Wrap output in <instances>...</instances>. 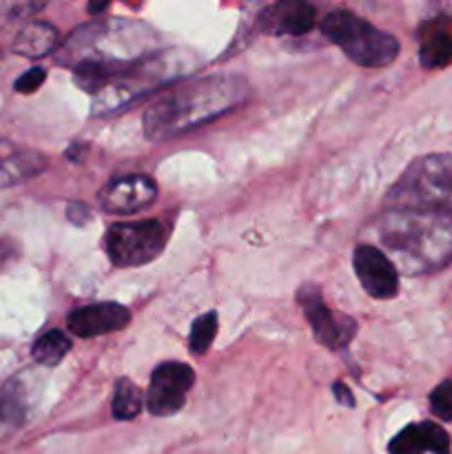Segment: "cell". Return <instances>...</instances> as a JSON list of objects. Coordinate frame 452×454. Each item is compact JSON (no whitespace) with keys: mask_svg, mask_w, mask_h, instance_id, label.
<instances>
[{"mask_svg":"<svg viewBox=\"0 0 452 454\" xmlns=\"http://www.w3.org/2000/svg\"><path fill=\"white\" fill-rule=\"evenodd\" d=\"M388 207L452 220V153L415 160L390 189Z\"/></svg>","mask_w":452,"mask_h":454,"instance_id":"3957f363","label":"cell"},{"mask_svg":"<svg viewBox=\"0 0 452 454\" xmlns=\"http://www.w3.org/2000/svg\"><path fill=\"white\" fill-rule=\"evenodd\" d=\"M71 350V340L62 331H47L35 340L31 355L40 366H56L65 359V355Z\"/></svg>","mask_w":452,"mask_h":454,"instance_id":"ac0fdd59","label":"cell"},{"mask_svg":"<svg viewBox=\"0 0 452 454\" xmlns=\"http://www.w3.org/2000/svg\"><path fill=\"white\" fill-rule=\"evenodd\" d=\"M390 454H452L450 437L441 426L433 421H421V424H410L394 434L393 442L388 443Z\"/></svg>","mask_w":452,"mask_h":454,"instance_id":"5bb4252c","label":"cell"},{"mask_svg":"<svg viewBox=\"0 0 452 454\" xmlns=\"http://www.w3.org/2000/svg\"><path fill=\"white\" fill-rule=\"evenodd\" d=\"M58 29L49 22H29L13 40V51L25 58H44L58 47Z\"/></svg>","mask_w":452,"mask_h":454,"instance_id":"2e32d148","label":"cell"},{"mask_svg":"<svg viewBox=\"0 0 452 454\" xmlns=\"http://www.w3.org/2000/svg\"><path fill=\"white\" fill-rule=\"evenodd\" d=\"M167 238V229L158 220L122 222L106 231V255L120 269L144 266L164 251Z\"/></svg>","mask_w":452,"mask_h":454,"instance_id":"8992f818","label":"cell"},{"mask_svg":"<svg viewBox=\"0 0 452 454\" xmlns=\"http://www.w3.org/2000/svg\"><path fill=\"white\" fill-rule=\"evenodd\" d=\"M131 322V313L122 304L115 301H100V304L80 306L71 310L66 317V326L75 337L93 340V337L109 335V333L122 331Z\"/></svg>","mask_w":452,"mask_h":454,"instance_id":"8fae6325","label":"cell"},{"mask_svg":"<svg viewBox=\"0 0 452 454\" xmlns=\"http://www.w3.org/2000/svg\"><path fill=\"white\" fill-rule=\"evenodd\" d=\"M377 235L406 273H428L452 262V220L448 217L393 208L379 220Z\"/></svg>","mask_w":452,"mask_h":454,"instance_id":"7a4b0ae2","label":"cell"},{"mask_svg":"<svg viewBox=\"0 0 452 454\" xmlns=\"http://www.w3.org/2000/svg\"><path fill=\"white\" fill-rule=\"evenodd\" d=\"M355 275L363 291L375 300H390L399 293V273L393 262L370 244H359L353 253Z\"/></svg>","mask_w":452,"mask_h":454,"instance_id":"30bf717a","label":"cell"},{"mask_svg":"<svg viewBox=\"0 0 452 454\" xmlns=\"http://www.w3.org/2000/svg\"><path fill=\"white\" fill-rule=\"evenodd\" d=\"M430 408L443 421H452V380L441 381L430 393Z\"/></svg>","mask_w":452,"mask_h":454,"instance_id":"44dd1931","label":"cell"},{"mask_svg":"<svg viewBox=\"0 0 452 454\" xmlns=\"http://www.w3.org/2000/svg\"><path fill=\"white\" fill-rule=\"evenodd\" d=\"M105 9H109V3H89L87 12L91 13V16H96V13L105 12Z\"/></svg>","mask_w":452,"mask_h":454,"instance_id":"cb8c5ba5","label":"cell"},{"mask_svg":"<svg viewBox=\"0 0 452 454\" xmlns=\"http://www.w3.org/2000/svg\"><path fill=\"white\" fill-rule=\"evenodd\" d=\"M47 155L12 140H0V189L22 184L47 168Z\"/></svg>","mask_w":452,"mask_h":454,"instance_id":"7c38bea8","label":"cell"},{"mask_svg":"<svg viewBox=\"0 0 452 454\" xmlns=\"http://www.w3.org/2000/svg\"><path fill=\"white\" fill-rule=\"evenodd\" d=\"M193 368L180 362H164L151 375L146 408L155 417H171L180 412L186 403V395L193 388Z\"/></svg>","mask_w":452,"mask_h":454,"instance_id":"ba28073f","label":"cell"},{"mask_svg":"<svg viewBox=\"0 0 452 454\" xmlns=\"http://www.w3.org/2000/svg\"><path fill=\"white\" fill-rule=\"evenodd\" d=\"M419 62L425 69L452 65V18H433L419 27Z\"/></svg>","mask_w":452,"mask_h":454,"instance_id":"9a60e30c","label":"cell"},{"mask_svg":"<svg viewBox=\"0 0 452 454\" xmlns=\"http://www.w3.org/2000/svg\"><path fill=\"white\" fill-rule=\"evenodd\" d=\"M322 34L341 49L355 65L379 69L390 65L399 53V40L377 29L348 9L331 12L322 20Z\"/></svg>","mask_w":452,"mask_h":454,"instance_id":"277c9868","label":"cell"},{"mask_svg":"<svg viewBox=\"0 0 452 454\" xmlns=\"http://www.w3.org/2000/svg\"><path fill=\"white\" fill-rule=\"evenodd\" d=\"M215 335H217V313L215 310H208V313L199 315V317L193 322V326H191L189 348L193 350V355H204L213 346Z\"/></svg>","mask_w":452,"mask_h":454,"instance_id":"ffe728a7","label":"cell"},{"mask_svg":"<svg viewBox=\"0 0 452 454\" xmlns=\"http://www.w3.org/2000/svg\"><path fill=\"white\" fill-rule=\"evenodd\" d=\"M315 18L317 12L313 4L301 0H282L261 12L260 27L269 34L304 35L315 27Z\"/></svg>","mask_w":452,"mask_h":454,"instance_id":"4fadbf2b","label":"cell"},{"mask_svg":"<svg viewBox=\"0 0 452 454\" xmlns=\"http://www.w3.org/2000/svg\"><path fill=\"white\" fill-rule=\"evenodd\" d=\"M27 417L25 388L18 381H9L0 388V442L16 433Z\"/></svg>","mask_w":452,"mask_h":454,"instance_id":"e0dca14e","label":"cell"},{"mask_svg":"<svg viewBox=\"0 0 452 454\" xmlns=\"http://www.w3.org/2000/svg\"><path fill=\"white\" fill-rule=\"evenodd\" d=\"M111 412L120 421H131L142 412V393L131 380L115 381Z\"/></svg>","mask_w":452,"mask_h":454,"instance_id":"d6986e66","label":"cell"},{"mask_svg":"<svg viewBox=\"0 0 452 454\" xmlns=\"http://www.w3.org/2000/svg\"><path fill=\"white\" fill-rule=\"evenodd\" d=\"M173 65L164 56H146L133 62L124 74L111 80L102 91L93 96V115H109L137 100L142 93L153 91L167 80H175Z\"/></svg>","mask_w":452,"mask_h":454,"instance_id":"5b68a950","label":"cell"},{"mask_svg":"<svg viewBox=\"0 0 452 454\" xmlns=\"http://www.w3.org/2000/svg\"><path fill=\"white\" fill-rule=\"evenodd\" d=\"M297 301H300L301 310H304L306 319L310 324L315 340L322 346L331 350H339L353 341L355 333H357V324L348 315H341L337 310L328 309L323 301L322 291L315 284L301 288L297 293Z\"/></svg>","mask_w":452,"mask_h":454,"instance_id":"52a82bcc","label":"cell"},{"mask_svg":"<svg viewBox=\"0 0 452 454\" xmlns=\"http://www.w3.org/2000/svg\"><path fill=\"white\" fill-rule=\"evenodd\" d=\"M332 393H335L337 402H339L341 406H348V408H353V406H355V399H353V395H350V390L346 388V386L341 384V381H337V384L332 386Z\"/></svg>","mask_w":452,"mask_h":454,"instance_id":"603a6c76","label":"cell"},{"mask_svg":"<svg viewBox=\"0 0 452 454\" xmlns=\"http://www.w3.org/2000/svg\"><path fill=\"white\" fill-rule=\"evenodd\" d=\"M248 98L246 80L239 75H204L186 80L160 93L144 111V136L151 142L177 137L238 109Z\"/></svg>","mask_w":452,"mask_h":454,"instance_id":"6da1fadb","label":"cell"},{"mask_svg":"<svg viewBox=\"0 0 452 454\" xmlns=\"http://www.w3.org/2000/svg\"><path fill=\"white\" fill-rule=\"evenodd\" d=\"M44 78H47V71L40 69V67H34V69L25 71V74L16 80L13 87H16L18 93H34L35 89H40V84L44 82Z\"/></svg>","mask_w":452,"mask_h":454,"instance_id":"7402d4cb","label":"cell"},{"mask_svg":"<svg viewBox=\"0 0 452 454\" xmlns=\"http://www.w3.org/2000/svg\"><path fill=\"white\" fill-rule=\"evenodd\" d=\"M158 198V184L149 176H120L100 191V207L113 215H131L151 207Z\"/></svg>","mask_w":452,"mask_h":454,"instance_id":"9c48e42d","label":"cell"}]
</instances>
